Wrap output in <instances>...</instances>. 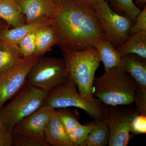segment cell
Listing matches in <instances>:
<instances>
[{"instance_id":"31","label":"cell","mask_w":146,"mask_h":146,"mask_svg":"<svg viewBox=\"0 0 146 146\" xmlns=\"http://www.w3.org/2000/svg\"><path fill=\"white\" fill-rule=\"evenodd\" d=\"M7 28H9L8 24L0 18V32L2 31L3 30Z\"/></svg>"},{"instance_id":"5","label":"cell","mask_w":146,"mask_h":146,"mask_svg":"<svg viewBox=\"0 0 146 146\" xmlns=\"http://www.w3.org/2000/svg\"><path fill=\"white\" fill-rule=\"evenodd\" d=\"M47 94L26 83L9 103L0 110V121L12 131L16 124L44 105Z\"/></svg>"},{"instance_id":"10","label":"cell","mask_w":146,"mask_h":146,"mask_svg":"<svg viewBox=\"0 0 146 146\" xmlns=\"http://www.w3.org/2000/svg\"><path fill=\"white\" fill-rule=\"evenodd\" d=\"M54 109L44 105L16 124L12 132L44 139L45 128Z\"/></svg>"},{"instance_id":"30","label":"cell","mask_w":146,"mask_h":146,"mask_svg":"<svg viewBox=\"0 0 146 146\" xmlns=\"http://www.w3.org/2000/svg\"><path fill=\"white\" fill-rule=\"evenodd\" d=\"M80 1L84 2L86 3L89 4L90 5H92V6H94L106 0H80Z\"/></svg>"},{"instance_id":"16","label":"cell","mask_w":146,"mask_h":146,"mask_svg":"<svg viewBox=\"0 0 146 146\" xmlns=\"http://www.w3.org/2000/svg\"><path fill=\"white\" fill-rule=\"evenodd\" d=\"M25 60L21 57L18 45L0 39V75Z\"/></svg>"},{"instance_id":"22","label":"cell","mask_w":146,"mask_h":146,"mask_svg":"<svg viewBox=\"0 0 146 146\" xmlns=\"http://www.w3.org/2000/svg\"><path fill=\"white\" fill-rule=\"evenodd\" d=\"M95 125V121L86 125H82L75 128L68 136L73 146H81Z\"/></svg>"},{"instance_id":"24","label":"cell","mask_w":146,"mask_h":146,"mask_svg":"<svg viewBox=\"0 0 146 146\" xmlns=\"http://www.w3.org/2000/svg\"><path fill=\"white\" fill-rule=\"evenodd\" d=\"M56 112L68 134L75 128L81 124L76 115L65 108H58Z\"/></svg>"},{"instance_id":"20","label":"cell","mask_w":146,"mask_h":146,"mask_svg":"<svg viewBox=\"0 0 146 146\" xmlns=\"http://www.w3.org/2000/svg\"><path fill=\"white\" fill-rule=\"evenodd\" d=\"M109 138V129L105 120H95L94 127L81 146H106Z\"/></svg>"},{"instance_id":"2","label":"cell","mask_w":146,"mask_h":146,"mask_svg":"<svg viewBox=\"0 0 146 146\" xmlns=\"http://www.w3.org/2000/svg\"><path fill=\"white\" fill-rule=\"evenodd\" d=\"M138 89L135 80L122 68L117 67L95 78L93 97L106 105H128L133 103Z\"/></svg>"},{"instance_id":"18","label":"cell","mask_w":146,"mask_h":146,"mask_svg":"<svg viewBox=\"0 0 146 146\" xmlns=\"http://www.w3.org/2000/svg\"><path fill=\"white\" fill-rule=\"evenodd\" d=\"M0 18L12 28L26 23L21 7L16 0H0Z\"/></svg>"},{"instance_id":"13","label":"cell","mask_w":146,"mask_h":146,"mask_svg":"<svg viewBox=\"0 0 146 146\" xmlns=\"http://www.w3.org/2000/svg\"><path fill=\"white\" fill-rule=\"evenodd\" d=\"M44 140L49 146H73L55 109L45 128Z\"/></svg>"},{"instance_id":"29","label":"cell","mask_w":146,"mask_h":146,"mask_svg":"<svg viewBox=\"0 0 146 146\" xmlns=\"http://www.w3.org/2000/svg\"><path fill=\"white\" fill-rule=\"evenodd\" d=\"M12 146V131L0 121V146Z\"/></svg>"},{"instance_id":"4","label":"cell","mask_w":146,"mask_h":146,"mask_svg":"<svg viewBox=\"0 0 146 146\" xmlns=\"http://www.w3.org/2000/svg\"><path fill=\"white\" fill-rule=\"evenodd\" d=\"M44 105L55 109L78 108L95 120L104 119V104L96 98L89 99L78 92L76 85L70 78L47 94Z\"/></svg>"},{"instance_id":"15","label":"cell","mask_w":146,"mask_h":146,"mask_svg":"<svg viewBox=\"0 0 146 146\" xmlns=\"http://www.w3.org/2000/svg\"><path fill=\"white\" fill-rule=\"evenodd\" d=\"M91 47L98 50L101 60L104 65L105 71L119 66L122 56L115 49L109 40L107 39H98L92 44Z\"/></svg>"},{"instance_id":"26","label":"cell","mask_w":146,"mask_h":146,"mask_svg":"<svg viewBox=\"0 0 146 146\" xmlns=\"http://www.w3.org/2000/svg\"><path fill=\"white\" fill-rule=\"evenodd\" d=\"M130 132L133 135L145 134L146 116L138 114L131 120L130 124Z\"/></svg>"},{"instance_id":"28","label":"cell","mask_w":146,"mask_h":146,"mask_svg":"<svg viewBox=\"0 0 146 146\" xmlns=\"http://www.w3.org/2000/svg\"><path fill=\"white\" fill-rule=\"evenodd\" d=\"M146 31V5L143 10L136 17V20L131 27L129 36L139 32Z\"/></svg>"},{"instance_id":"27","label":"cell","mask_w":146,"mask_h":146,"mask_svg":"<svg viewBox=\"0 0 146 146\" xmlns=\"http://www.w3.org/2000/svg\"><path fill=\"white\" fill-rule=\"evenodd\" d=\"M133 103L138 114L146 116V89H137Z\"/></svg>"},{"instance_id":"33","label":"cell","mask_w":146,"mask_h":146,"mask_svg":"<svg viewBox=\"0 0 146 146\" xmlns=\"http://www.w3.org/2000/svg\"><path fill=\"white\" fill-rule=\"evenodd\" d=\"M52 1L53 2L57 7L64 1V0H52Z\"/></svg>"},{"instance_id":"12","label":"cell","mask_w":146,"mask_h":146,"mask_svg":"<svg viewBox=\"0 0 146 146\" xmlns=\"http://www.w3.org/2000/svg\"><path fill=\"white\" fill-rule=\"evenodd\" d=\"M119 67L133 78L138 88L146 89V58L134 54L124 55Z\"/></svg>"},{"instance_id":"17","label":"cell","mask_w":146,"mask_h":146,"mask_svg":"<svg viewBox=\"0 0 146 146\" xmlns=\"http://www.w3.org/2000/svg\"><path fill=\"white\" fill-rule=\"evenodd\" d=\"M57 43V36L51 24L40 27L36 29L35 32V55L38 57L43 56Z\"/></svg>"},{"instance_id":"11","label":"cell","mask_w":146,"mask_h":146,"mask_svg":"<svg viewBox=\"0 0 146 146\" xmlns=\"http://www.w3.org/2000/svg\"><path fill=\"white\" fill-rule=\"evenodd\" d=\"M20 7L26 23L42 18L52 19L56 14L57 7L52 0H16Z\"/></svg>"},{"instance_id":"1","label":"cell","mask_w":146,"mask_h":146,"mask_svg":"<svg viewBox=\"0 0 146 146\" xmlns=\"http://www.w3.org/2000/svg\"><path fill=\"white\" fill-rule=\"evenodd\" d=\"M57 8L51 25L62 51L82 50L98 39H106L92 5L80 0H64Z\"/></svg>"},{"instance_id":"6","label":"cell","mask_w":146,"mask_h":146,"mask_svg":"<svg viewBox=\"0 0 146 146\" xmlns=\"http://www.w3.org/2000/svg\"><path fill=\"white\" fill-rule=\"evenodd\" d=\"M70 78L64 58L42 56L38 58L29 71L26 83L48 94Z\"/></svg>"},{"instance_id":"23","label":"cell","mask_w":146,"mask_h":146,"mask_svg":"<svg viewBox=\"0 0 146 146\" xmlns=\"http://www.w3.org/2000/svg\"><path fill=\"white\" fill-rule=\"evenodd\" d=\"M35 32L36 30L25 36L18 44L19 53L21 57L24 59H27L35 55Z\"/></svg>"},{"instance_id":"3","label":"cell","mask_w":146,"mask_h":146,"mask_svg":"<svg viewBox=\"0 0 146 146\" xmlns=\"http://www.w3.org/2000/svg\"><path fill=\"white\" fill-rule=\"evenodd\" d=\"M62 51L70 78L75 83L78 92L89 99H94L92 90L95 73L101 62L98 50L91 47L82 50Z\"/></svg>"},{"instance_id":"19","label":"cell","mask_w":146,"mask_h":146,"mask_svg":"<svg viewBox=\"0 0 146 146\" xmlns=\"http://www.w3.org/2000/svg\"><path fill=\"white\" fill-rule=\"evenodd\" d=\"M117 50L122 55L134 54L146 58V31L139 32L128 37Z\"/></svg>"},{"instance_id":"9","label":"cell","mask_w":146,"mask_h":146,"mask_svg":"<svg viewBox=\"0 0 146 146\" xmlns=\"http://www.w3.org/2000/svg\"><path fill=\"white\" fill-rule=\"evenodd\" d=\"M38 58L33 56L0 75V110L26 83L29 71Z\"/></svg>"},{"instance_id":"25","label":"cell","mask_w":146,"mask_h":146,"mask_svg":"<svg viewBox=\"0 0 146 146\" xmlns=\"http://www.w3.org/2000/svg\"><path fill=\"white\" fill-rule=\"evenodd\" d=\"M12 146H48L44 139L12 132Z\"/></svg>"},{"instance_id":"21","label":"cell","mask_w":146,"mask_h":146,"mask_svg":"<svg viewBox=\"0 0 146 146\" xmlns=\"http://www.w3.org/2000/svg\"><path fill=\"white\" fill-rule=\"evenodd\" d=\"M108 5L116 13H124L133 23L137 16L141 12L140 8L135 5L133 0H107Z\"/></svg>"},{"instance_id":"32","label":"cell","mask_w":146,"mask_h":146,"mask_svg":"<svg viewBox=\"0 0 146 146\" xmlns=\"http://www.w3.org/2000/svg\"><path fill=\"white\" fill-rule=\"evenodd\" d=\"M135 5L138 7H141L146 5V0H135Z\"/></svg>"},{"instance_id":"7","label":"cell","mask_w":146,"mask_h":146,"mask_svg":"<svg viewBox=\"0 0 146 146\" xmlns=\"http://www.w3.org/2000/svg\"><path fill=\"white\" fill-rule=\"evenodd\" d=\"M138 114L136 108L132 105H104V120L109 131L108 145H128L132 137L129 129L131 121Z\"/></svg>"},{"instance_id":"14","label":"cell","mask_w":146,"mask_h":146,"mask_svg":"<svg viewBox=\"0 0 146 146\" xmlns=\"http://www.w3.org/2000/svg\"><path fill=\"white\" fill-rule=\"evenodd\" d=\"M52 19L42 18L29 23L9 29L7 28L0 32V39L11 44L18 45L25 36L42 26L50 25Z\"/></svg>"},{"instance_id":"8","label":"cell","mask_w":146,"mask_h":146,"mask_svg":"<svg viewBox=\"0 0 146 146\" xmlns=\"http://www.w3.org/2000/svg\"><path fill=\"white\" fill-rule=\"evenodd\" d=\"M93 7L106 39L114 46H120L129 37V31L133 22L126 15H122L112 10L107 0Z\"/></svg>"}]
</instances>
